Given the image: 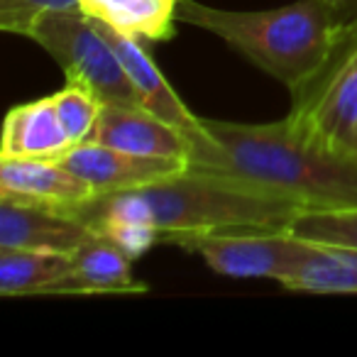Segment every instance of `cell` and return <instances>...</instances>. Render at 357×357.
<instances>
[{
	"label": "cell",
	"mask_w": 357,
	"mask_h": 357,
	"mask_svg": "<svg viewBox=\"0 0 357 357\" xmlns=\"http://www.w3.org/2000/svg\"><path fill=\"white\" fill-rule=\"evenodd\" d=\"M284 289L308 294H357V250L321 245Z\"/></svg>",
	"instance_id": "obj_16"
},
{
	"label": "cell",
	"mask_w": 357,
	"mask_h": 357,
	"mask_svg": "<svg viewBox=\"0 0 357 357\" xmlns=\"http://www.w3.org/2000/svg\"><path fill=\"white\" fill-rule=\"evenodd\" d=\"M96 196L93 186L59 159L0 157V199L76 211Z\"/></svg>",
	"instance_id": "obj_8"
},
{
	"label": "cell",
	"mask_w": 357,
	"mask_h": 357,
	"mask_svg": "<svg viewBox=\"0 0 357 357\" xmlns=\"http://www.w3.org/2000/svg\"><path fill=\"white\" fill-rule=\"evenodd\" d=\"M139 191L147 199L159 243L181 250L206 235L287 230L289 223L303 213L301 206L272 191L194 169L142 186Z\"/></svg>",
	"instance_id": "obj_3"
},
{
	"label": "cell",
	"mask_w": 357,
	"mask_h": 357,
	"mask_svg": "<svg viewBox=\"0 0 357 357\" xmlns=\"http://www.w3.org/2000/svg\"><path fill=\"white\" fill-rule=\"evenodd\" d=\"M96 235L74 211L0 199V248L74 255Z\"/></svg>",
	"instance_id": "obj_9"
},
{
	"label": "cell",
	"mask_w": 357,
	"mask_h": 357,
	"mask_svg": "<svg viewBox=\"0 0 357 357\" xmlns=\"http://www.w3.org/2000/svg\"><path fill=\"white\" fill-rule=\"evenodd\" d=\"M191 139L189 169L238 178L272 191L303 211L357 208V157L277 123H228L201 118Z\"/></svg>",
	"instance_id": "obj_1"
},
{
	"label": "cell",
	"mask_w": 357,
	"mask_h": 357,
	"mask_svg": "<svg viewBox=\"0 0 357 357\" xmlns=\"http://www.w3.org/2000/svg\"><path fill=\"white\" fill-rule=\"evenodd\" d=\"M59 162L74 174H79L84 181H89L96 194L142 189V186L157 184L162 178L189 169V164L178 159L130 154L103 142H93V139L69 147L59 157Z\"/></svg>",
	"instance_id": "obj_7"
},
{
	"label": "cell",
	"mask_w": 357,
	"mask_h": 357,
	"mask_svg": "<svg viewBox=\"0 0 357 357\" xmlns=\"http://www.w3.org/2000/svg\"><path fill=\"white\" fill-rule=\"evenodd\" d=\"M287 118L318 142L357 157V20L342 22L323 64L291 91Z\"/></svg>",
	"instance_id": "obj_4"
},
{
	"label": "cell",
	"mask_w": 357,
	"mask_h": 357,
	"mask_svg": "<svg viewBox=\"0 0 357 357\" xmlns=\"http://www.w3.org/2000/svg\"><path fill=\"white\" fill-rule=\"evenodd\" d=\"M71 267V255L0 248V296H47L52 287L69 277Z\"/></svg>",
	"instance_id": "obj_14"
},
{
	"label": "cell",
	"mask_w": 357,
	"mask_h": 357,
	"mask_svg": "<svg viewBox=\"0 0 357 357\" xmlns=\"http://www.w3.org/2000/svg\"><path fill=\"white\" fill-rule=\"evenodd\" d=\"M174 0H84V10L137 40H172Z\"/></svg>",
	"instance_id": "obj_15"
},
{
	"label": "cell",
	"mask_w": 357,
	"mask_h": 357,
	"mask_svg": "<svg viewBox=\"0 0 357 357\" xmlns=\"http://www.w3.org/2000/svg\"><path fill=\"white\" fill-rule=\"evenodd\" d=\"M52 10H84V0H0V27L25 37L27 27Z\"/></svg>",
	"instance_id": "obj_18"
},
{
	"label": "cell",
	"mask_w": 357,
	"mask_h": 357,
	"mask_svg": "<svg viewBox=\"0 0 357 357\" xmlns=\"http://www.w3.org/2000/svg\"><path fill=\"white\" fill-rule=\"evenodd\" d=\"M96 22H98L100 32H103L105 40L110 42V47L118 54L120 64H123L125 74H128L130 84H132L135 93L139 98V105L147 108L149 113L159 115L162 120H167V123H172L186 137H194L201 130V118L191 113L184 100L176 96V91L169 86V81L157 69L152 56L147 54L142 40L115 30L113 25L98 20V17H96Z\"/></svg>",
	"instance_id": "obj_11"
},
{
	"label": "cell",
	"mask_w": 357,
	"mask_h": 357,
	"mask_svg": "<svg viewBox=\"0 0 357 357\" xmlns=\"http://www.w3.org/2000/svg\"><path fill=\"white\" fill-rule=\"evenodd\" d=\"M71 147L69 135L59 123L54 98H40L15 105L3 125L0 157H40L59 159Z\"/></svg>",
	"instance_id": "obj_13"
},
{
	"label": "cell",
	"mask_w": 357,
	"mask_h": 357,
	"mask_svg": "<svg viewBox=\"0 0 357 357\" xmlns=\"http://www.w3.org/2000/svg\"><path fill=\"white\" fill-rule=\"evenodd\" d=\"M335 8L340 22H352L357 20V0H328Z\"/></svg>",
	"instance_id": "obj_20"
},
{
	"label": "cell",
	"mask_w": 357,
	"mask_h": 357,
	"mask_svg": "<svg viewBox=\"0 0 357 357\" xmlns=\"http://www.w3.org/2000/svg\"><path fill=\"white\" fill-rule=\"evenodd\" d=\"M96 233L113 240L123 252H128L132 259L147 252L152 245L159 243V230L149 223H135V220H108L96 228Z\"/></svg>",
	"instance_id": "obj_19"
},
{
	"label": "cell",
	"mask_w": 357,
	"mask_h": 357,
	"mask_svg": "<svg viewBox=\"0 0 357 357\" xmlns=\"http://www.w3.org/2000/svg\"><path fill=\"white\" fill-rule=\"evenodd\" d=\"M174 3H176V0H174Z\"/></svg>",
	"instance_id": "obj_21"
},
{
	"label": "cell",
	"mask_w": 357,
	"mask_h": 357,
	"mask_svg": "<svg viewBox=\"0 0 357 357\" xmlns=\"http://www.w3.org/2000/svg\"><path fill=\"white\" fill-rule=\"evenodd\" d=\"M25 37L64 69L69 84L89 89L100 103L139 105L118 54L93 15L84 10L45 13L27 27Z\"/></svg>",
	"instance_id": "obj_5"
},
{
	"label": "cell",
	"mask_w": 357,
	"mask_h": 357,
	"mask_svg": "<svg viewBox=\"0 0 357 357\" xmlns=\"http://www.w3.org/2000/svg\"><path fill=\"white\" fill-rule=\"evenodd\" d=\"M52 98H54V108L56 115H59L61 128L71 139V147L81 142H91L103 103L89 89H84L79 84H66Z\"/></svg>",
	"instance_id": "obj_17"
},
{
	"label": "cell",
	"mask_w": 357,
	"mask_h": 357,
	"mask_svg": "<svg viewBox=\"0 0 357 357\" xmlns=\"http://www.w3.org/2000/svg\"><path fill=\"white\" fill-rule=\"evenodd\" d=\"M174 15L176 22L220 37L289 91L323 64L342 25L328 0H296L274 10H220L196 0H176Z\"/></svg>",
	"instance_id": "obj_2"
},
{
	"label": "cell",
	"mask_w": 357,
	"mask_h": 357,
	"mask_svg": "<svg viewBox=\"0 0 357 357\" xmlns=\"http://www.w3.org/2000/svg\"><path fill=\"white\" fill-rule=\"evenodd\" d=\"M91 139L130 154L178 159L186 164L191 154V139L142 105L103 103Z\"/></svg>",
	"instance_id": "obj_10"
},
{
	"label": "cell",
	"mask_w": 357,
	"mask_h": 357,
	"mask_svg": "<svg viewBox=\"0 0 357 357\" xmlns=\"http://www.w3.org/2000/svg\"><path fill=\"white\" fill-rule=\"evenodd\" d=\"M321 245L298 238L291 230H243L206 235L186 245L199 252L213 272L233 279H274L284 287Z\"/></svg>",
	"instance_id": "obj_6"
},
{
	"label": "cell",
	"mask_w": 357,
	"mask_h": 357,
	"mask_svg": "<svg viewBox=\"0 0 357 357\" xmlns=\"http://www.w3.org/2000/svg\"><path fill=\"white\" fill-rule=\"evenodd\" d=\"M69 277L50 289L47 296H103V294H144L147 284L137 282L130 269L128 252L105 235L91 238L74 255Z\"/></svg>",
	"instance_id": "obj_12"
}]
</instances>
